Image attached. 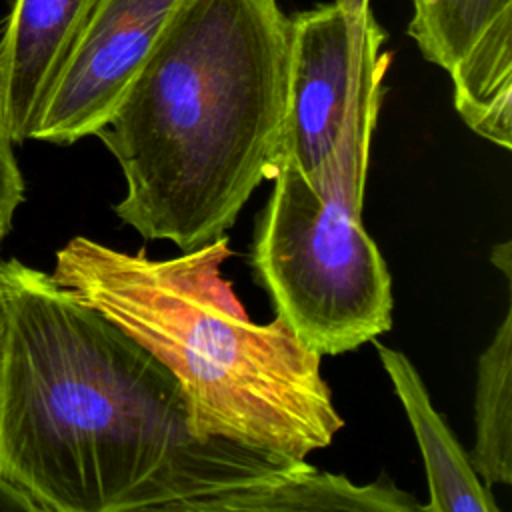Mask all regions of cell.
I'll list each match as a JSON object with an SVG mask.
<instances>
[{
  "label": "cell",
  "instance_id": "obj_1",
  "mask_svg": "<svg viewBox=\"0 0 512 512\" xmlns=\"http://www.w3.org/2000/svg\"><path fill=\"white\" fill-rule=\"evenodd\" d=\"M0 286V472L40 512H218L308 464L196 438L174 374L52 274Z\"/></svg>",
  "mask_w": 512,
  "mask_h": 512
},
{
  "label": "cell",
  "instance_id": "obj_2",
  "mask_svg": "<svg viewBox=\"0 0 512 512\" xmlns=\"http://www.w3.org/2000/svg\"><path fill=\"white\" fill-rule=\"evenodd\" d=\"M290 18L278 0H180L94 134L126 192L116 216L182 252L210 244L282 160Z\"/></svg>",
  "mask_w": 512,
  "mask_h": 512
},
{
  "label": "cell",
  "instance_id": "obj_3",
  "mask_svg": "<svg viewBox=\"0 0 512 512\" xmlns=\"http://www.w3.org/2000/svg\"><path fill=\"white\" fill-rule=\"evenodd\" d=\"M228 256L226 236L166 260L74 236L52 278L174 374L196 438L306 460L344 426L322 356L280 316L256 324L244 314L220 278Z\"/></svg>",
  "mask_w": 512,
  "mask_h": 512
},
{
  "label": "cell",
  "instance_id": "obj_4",
  "mask_svg": "<svg viewBox=\"0 0 512 512\" xmlns=\"http://www.w3.org/2000/svg\"><path fill=\"white\" fill-rule=\"evenodd\" d=\"M370 158L344 156L310 182L282 160L260 216L252 264L276 316L320 356L392 326V276L360 212Z\"/></svg>",
  "mask_w": 512,
  "mask_h": 512
},
{
  "label": "cell",
  "instance_id": "obj_5",
  "mask_svg": "<svg viewBox=\"0 0 512 512\" xmlns=\"http://www.w3.org/2000/svg\"><path fill=\"white\" fill-rule=\"evenodd\" d=\"M290 26L282 160L318 182L340 154H370L390 54L372 14L336 2L296 12Z\"/></svg>",
  "mask_w": 512,
  "mask_h": 512
},
{
  "label": "cell",
  "instance_id": "obj_6",
  "mask_svg": "<svg viewBox=\"0 0 512 512\" xmlns=\"http://www.w3.org/2000/svg\"><path fill=\"white\" fill-rule=\"evenodd\" d=\"M180 0H100L58 72L30 138L74 144L112 116Z\"/></svg>",
  "mask_w": 512,
  "mask_h": 512
},
{
  "label": "cell",
  "instance_id": "obj_7",
  "mask_svg": "<svg viewBox=\"0 0 512 512\" xmlns=\"http://www.w3.org/2000/svg\"><path fill=\"white\" fill-rule=\"evenodd\" d=\"M408 36L446 70L468 128L512 146V0H412Z\"/></svg>",
  "mask_w": 512,
  "mask_h": 512
},
{
  "label": "cell",
  "instance_id": "obj_8",
  "mask_svg": "<svg viewBox=\"0 0 512 512\" xmlns=\"http://www.w3.org/2000/svg\"><path fill=\"white\" fill-rule=\"evenodd\" d=\"M100 0H14L0 38V102L10 140H30L40 108Z\"/></svg>",
  "mask_w": 512,
  "mask_h": 512
},
{
  "label": "cell",
  "instance_id": "obj_9",
  "mask_svg": "<svg viewBox=\"0 0 512 512\" xmlns=\"http://www.w3.org/2000/svg\"><path fill=\"white\" fill-rule=\"evenodd\" d=\"M372 342L422 452L430 502L422 504L420 510L498 512L500 508L488 486L478 478L468 454L432 406L426 384L410 358L400 350L376 342V338Z\"/></svg>",
  "mask_w": 512,
  "mask_h": 512
},
{
  "label": "cell",
  "instance_id": "obj_10",
  "mask_svg": "<svg viewBox=\"0 0 512 512\" xmlns=\"http://www.w3.org/2000/svg\"><path fill=\"white\" fill-rule=\"evenodd\" d=\"M420 508L422 504L388 478L358 486L342 474L320 472L306 464L260 490L228 498L220 512H414Z\"/></svg>",
  "mask_w": 512,
  "mask_h": 512
},
{
  "label": "cell",
  "instance_id": "obj_11",
  "mask_svg": "<svg viewBox=\"0 0 512 512\" xmlns=\"http://www.w3.org/2000/svg\"><path fill=\"white\" fill-rule=\"evenodd\" d=\"M476 442L468 460L478 478L512 484V312L508 308L492 342L478 358Z\"/></svg>",
  "mask_w": 512,
  "mask_h": 512
},
{
  "label": "cell",
  "instance_id": "obj_12",
  "mask_svg": "<svg viewBox=\"0 0 512 512\" xmlns=\"http://www.w3.org/2000/svg\"><path fill=\"white\" fill-rule=\"evenodd\" d=\"M14 142L10 140L0 102V246L12 230L16 208L24 200V178L16 164Z\"/></svg>",
  "mask_w": 512,
  "mask_h": 512
},
{
  "label": "cell",
  "instance_id": "obj_13",
  "mask_svg": "<svg viewBox=\"0 0 512 512\" xmlns=\"http://www.w3.org/2000/svg\"><path fill=\"white\" fill-rule=\"evenodd\" d=\"M0 510H28V512H40L36 502L12 480H8L0 472Z\"/></svg>",
  "mask_w": 512,
  "mask_h": 512
},
{
  "label": "cell",
  "instance_id": "obj_14",
  "mask_svg": "<svg viewBox=\"0 0 512 512\" xmlns=\"http://www.w3.org/2000/svg\"><path fill=\"white\" fill-rule=\"evenodd\" d=\"M340 8H344L346 12L354 14V16H366L372 14L370 12V0H334Z\"/></svg>",
  "mask_w": 512,
  "mask_h": 512
},
{
  "label": "cell",
  "instance_id": "obj_15",
  "mask_svg": "<svg viewBox=\"0 0 512 512\" xmlns=\"http://www.w3.org/2000/svg\"><path fill=\"white\" fill-rule=\"evenodd\" d=\"M0 328H2V286H0Z\"/></svg>",
  "mask_w": 512,
  "mask_h": 512
}]
</instances>
